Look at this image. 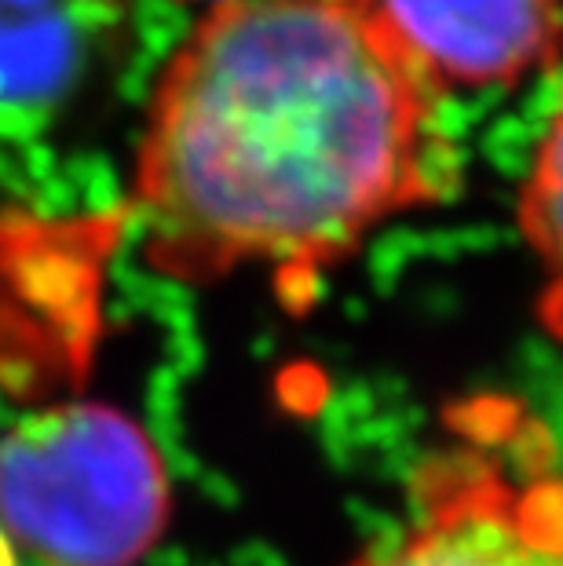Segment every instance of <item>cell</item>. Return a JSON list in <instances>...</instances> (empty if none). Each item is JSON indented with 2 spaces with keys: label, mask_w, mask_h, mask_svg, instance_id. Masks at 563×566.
I'll return each mask as SVG.
<instances>
[{
  "label": "cell",
  "mask_w": 563,
  "mask_h": 566,
  "mask_svg": "<svg viewBox=\"0 0 563 566\" xmlns=\"http://www.w3.org/2000/svg\"><path fill=\"white\" fill-rule=\"evenodd\" d=\"M442 103L374 0L209 4L143 117V256L184 285L249 268L315 279L458 190Z\"/></svg>",
  "instance_id": "6da1fadb"
},
{
  "label": "cell",
  "mask_w": 563,
  "mask_h": 566,
  "mask_svg": "<svg viewBox=\"0 0 563 566\" xmlns=\"http://www.w3.org/2000/svg\"><path fill=\"white\" fill-rule=\"evenodd\" d=\"M128 0H0V154L66 132L122 70Z\"/></svg>",
  "instance_id": "277c9868"
},
{
  "label": "cell",
  "mask_w": 563,
  "mask_h": 566,
  "mask_svg": "<svg viewBox=\"0 0 563 566\" xmlns=\"http://www.w3.org/2000/svg\"><path fill=\"white\" fill-rule=\"evenodd\" d=\"M169 512L161 453L117 409H48L0 442V526L19 556L136 566L161 541Z\"/></svg>",
  "instance_id": "7a4b0ae2"
},
{
  "label": "cell",
  "mask_w": 563,
  "mask_h": 566,
  "mask_svg": "<svg viewBox=\"0 0 563 566\" xmlns=\"http://www.w3.org/2000/svg\"><path fill=\"white\" fill-rule=\"evenodd\" d=\"M442 92L512 88L556 63L563 0H374Z\"/></svg>",
  "instance_id": "5b68a950"
},
{
  "label": "cell",
  "mask_w": 563,
  "mask_h": 566,
  "mask_svg": "<svg viewBox=\"0 0 563 566\" xmlns=\"http://www.w3.org/2000/svg\"><path fill=\"white\" fill-rule=\"evenodd\" d=\"M19 548L11 545V537H8V530L0 526V566H19Z\"/></svg>",
  "instance_id": "52a82bcc"
},
{
  "label": "cell",
  "mask_w": 563,
  "mask_h": 566,
  "mask_svg": "<svg viewBox=\"0 0 563 566\" xmlns=\"http://www.w3.org/2000/svg\"><path fill=\"white\" fill-rule=\"evenodd\" d=\"M184 4H206L209 8V4H220V0H184Z\"/></svg>",
  "instance_id": "ba28073f"
},
{
  "label": "cell",
  "mask_w": 563,
  "mask_h": 566,
  "mask_svg": "<svg viewBox=\"0 0 563 566\" xmlns=\"http://www.w3.org/2000/svg\"><path fill=\"white\" fill-rule=\"evenodd\" d=\"M520 234L542 268L538 318L563 344V99L520 187Z\"/></svg>",
  "instance_id": "8992f818"
},
{
  "label": "cell",
  "mask_w": 563,
  "mask_h": 566,
  "mask_svg": "<svg viewBox=\"0 0 563 566\" xmlns=\"http://www.w3.org/2000/svg\"><path fill=\"white\" fill-rule=\"evenodd\" d=\"M347 566H563V472L453 446L417 472L403 520Z\"/></svg>",
  "instance_id": "3957f363"
}]
</instances>
